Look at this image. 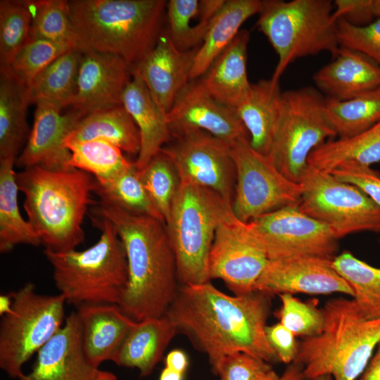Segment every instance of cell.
<instances>
[{"label": "cell", "instance_id": "ee69618b", "mask_svg": "<svg viewBox=\"0 0 380 380\" xmlns=\"http://www.w3.org/2000/svg\"><path fill=\"white\" fill-rule=\"evenodd\" d=\"M337 25L340 46L361 53L380 67V18L364 26L338 19Z\"/></svg>", "mask_w": 380, "mask_h": 380}, {"label": "cell", "instance_id": "52a82bcc", "mask_svg": "<svg viewBox=\"0 0 380 380\" xmlns=\"http://www.w3.org/2000/svg\"><path fill=\"white\" fill-rule=\"evenodd\" d=\"M331 0H264L257 25L278 56L272 79L279 81L296 59L340 49Z\"/></svg>", "mask_w": 380, "mask_h": 380}, {"label": "cell", "instance_id": "f6af8a7d", "mask_svg": "<svg viewBox=\"0 0 380 380\" xmlns=\"http://www.w3.org/2000/svg\"><path fill=\"white\" fill-rule=\"evenodd\" d=\"M272 369L271 364L257 357L237 352L226 355L214 373L220 380H256Z\"/></svg>", "mask_w": 380, "mask_h": 380}, {"label": "cell", "instance_id": "b9f144b4", "mask_svg": "<svg viewBox=\"0 0 380 380\" xmlns=\"http://www.w3.org/2000/svg\"><path fill=\"white\" fill-rule=\"evenodd\" d=\"M68 44L44 39H30L16 55L9 68L27 89L37 77L58 57L72 49Z\"/></svg>", "mask_w": 380, "mask_h": 380}, {"label": "cell", "instance_id": "ac0fdd59", "mask_svg": "<svg viewBox=\"0 0 380 380\" xmlns=\"http://www.w3.org/2000/svg\"><path fill=\"white\" fill-rule=\"evenodd\" d=\"M35 105L33 125L26 145L16 159L17 166L71 169L70 152L64 141L85 115L73 108L63 113L61 108L48 102Z\"/></svg>", "mask_w": 380, "mask_h": 380}, {"label": "cell", "instance_id": "277c9868", "mask_svg": "<svg viewBox=\"0 0 380 380\" xmlns=\"http://www.w3.org/2000/svg\"><path fill=\"white\" fill-rule=\"evenodd\" d=\"M165 0H72L70 21L82 51L120 56L134 67L156 45Z\"/></svg>", "mask_w": 380, "mask_h": 380}, {"label": "cell", "instance_id": "2e32d148", "mask_svg": "<svg viewBox=\"0 0 380 380\" xmlns=\"http://www.w3.org/2000/svg\"><path fill=\"white\" fill-rule=\"evenodd\" d=\"M332 260L311 256L269 260L254 291L271 296L339 293L352 298L350 286L334 268Z\"/></svg>", "mask_w": 380, "mask_h": 380}, {"label": "cell", "instance_id": "f35d334b", "mask_svg": "<svg viewBox=\"0 0 380 380\" xmlns=\"http://www.w3.org/2000/svg\"><path fill=\"white\" fill-rule=\"evenodd\" d=\"M32 9L30 39L63 43L82 51L70 21L69 1H32Z\"/></svg>", "mask_w": 380, "mask_h": 380}, {"label": "cell", "instance_id": "cb8c5ba5", "mask_svg": "<svg viewBox=\"0 0 380 380\" xmlns=\"http://www.w3.org/2000/svg\"><path fill=\"white\" fill-rule=\"evenodd\" d=\"M122 104L139 132L141 146L134 164L140 170L172 140V131L167 113L156 105L144 81L133 69L132 79L122 96Z\"/></svg>", "mask_w": 380, "mask_h": 380}, {"label": "cell", "instance_id": "44dd1931", "mask_svg": "<svg viewBox=\"0 0 380 380\" xmlns=\"http://www.w3.org/2000/svg\"><path fill=\"white\" fill-rule=\"evenodd\" d=\"M99 369L88 361L84 351L81 326L76 312L38 350L37 360L19 380H94Z\"/></svg>", "mask_w": 380, "mask_h": 380}, {"label": "cell", "instance_id": "4316f807", "mask_svg": "<svg viewBox=\"0 0 380 380\" xmlns=\"http://www.w3.org/2000/svg\"><path fill=\"white\" fill-rule=\"evenodd\" d=\"M282 92L272 78L252 84L249 93L234 109L249 136L251 146L268 155L279 117Z\"/></svg>", "mask_w": 380, "mask_h": 380}, {"label": "cell", "instance_id": "ffe728a7", "mask_svg": "<svg viewBox=\"0 0 380 380\" xmlns=\"http://www.w3.org/2000/svg\"><path fill=\"white\" fill-rule=\"evenodd\" d=\"M197 49L179 51L167 31L162 32L154 47L133 67L156 105L167 114L190 82Z\"/></svg>", "mask_w": 380, "mask_h": 380}, {"label": "cell", "instance_id": "f5cc1de1", "mask_svg": "<svg viewBox=\"0 0 380 380\" xmlns=\"http://www.w3.org/2000/svg\"><path fill=\"white\" fill-rule=\"evenodd\" d=\"M184 374L165 367L160 374L158 380H184Z\"/></svg>", "mask_w": 380, "mask_h": 380}, {"label": "cell", "instance_id": "836d02e7", "mask_svg": "<svg viewBox=\"0 0 380 380\" xmlns=\"http://www.w3.org/2000/svg\"><path fill=\"white\" fill-rule=\"evenodd\" d=\"M81 50L64 53L46 68L28 89L30 103L48 102L62 109L72 106L77 93Z\"/></svg>", "mask_w": 380, "mask_h": 380}, {"label": "cell", "instance_id": "6da1fadb", "mask_svg": "<svg viewBox=\"0 0 380 380\" xmlns=\"http://www.w3.org/2000/svg\"><path fill=\"white\" fill-rule=\"evenodd\" d=\"M271 297L258 291L229 296L210 281L179 285L165 315L177 334L206 354L213 372L226 355L237 352L272 365L279 360L265 333Z\"/></svg>", "mask_w": 380, "mask_h": 380}, {"label": "cell", "instance_id": "ba28073f", "mask_svg": "<svg viewBox=\"0 0 380 380\" xmlns=\"http://www.w3.org/2000/svg\"><path fill=\"white\" fill-rule=\"evenodd\" d=\"M230 210L232 205L213 190L181 181L165 224L179 285L210 282L209 255L215 232Z\"/></svg>", "mask_w": 380, "mask_h": 380}, {"label": "cell", "instance_id": "e0dca14e", "mask_svg": "<svg viewBox=\"0 0 380 380\" xmlns=\"http://www.w3.org/2000/svg\"><path fill=\"white\" fill-rule=\"evenodd\" d=\"M167 116L172 134L202 130L230 146L241 138L249 137L235 110L210 96L198 80L187 84Z\"/></svg>", "mask_w": 380, "mask_h": 380}, {"label": "cell", "instance_id": "7402d4cb", "mask_svg": "<svg viewBox=\"0 0 380 380\" xmlns=\"http://www.w3.org/2000/svg\"><path fill=\"white\" fill-rule=\"evenodd\" d=\"M76 312L86 357L99 369L112 360L136 321L114 303L84 304L77 307Z\"/></svg>", "mask_w": 380, "mask_h": 380}, {"label": "cell", "instance_id": "681fc988", "mask_svg": "<svg viewBox=\"0 0 380 380\" xmlns=\"http://www.w3.org/2000/svg\"><path fill=\"white\" fill-rule=\"evenodd\" d=\"M189 366V359L184 351L175 349L170 351L165 358V367L184 374Z\"/></svg>", "mask_w": 380, "mask_h": 380}, {"label": "cell", "instance_id": "9a60e30c", "mask_svg": "<svg viewBox=\"0 0 380 380\" xmlns=\"http://www.w3.org/2000/svg\"><path fill=\"white\" fill-rule=\"evenodd\" d=\"M269 259L249 222L230 210L220 222L209 255L210 279H219L234 295L254 291Z\"/></svg>", "mask_w": 380, "mask_h": 380}, {"label": "cell", "instance_id": "5bb4252c", "mask_svg": "<svg viewBox=\"0 0 380 380\" xmlns=\"http://www.w3.org/2000/svg\"><path fill=\"white\" fill-rule=\"evenodd\" d=\"M269 260L296 257L333 259L338 239L324 224L302 212L298 205L286 206L249 222Z\"/></svg>", "mask_w": 380, "mask_h": 380}, {"label": "cell", "instance_id": "603a6c76", "mask_svg": "<svg viewBox=\"0 0 380 380\" xmlns=\"http://www.w3.org/2000/svg\"><path fill=\"white\" fill-rule=\"evenodd\" d=\"M327 97L344 101L380 87V67L356 51L340 47L334 60L313 76Z\"/></svg>", "mask_w": 380, "mask_h": 380}, {"label": "cell", "instance_id": "74e56055", "mask_svg": "<svg viewBox=\"0 0 380 380\" xmlns=\"http://www.w3.org/2000/svg\"><path fill=\"white\" fill-rule=\"evenodd\" d=\"M70 152L69 166L94 175L96 179L111 177L132 165L122 151L101 139L84 141H65Z\"/></svg>", "mask_w": 380, "mask_h": 380}, {"label": "cell", "instance_id": "484cf974", "mask_svg": "<svg viewBox=\"0 0 380 380\" xmlns=\"http://www.w3.org/2000/svg\"><path fill=\"white\" fill-rule=\"evenodd\" d=\"M176 334L166 315L135 322L111 361L120 367L136 368L141 377H146L152 373Z\"/></svg>", "mask_w": 380, "mask_h": 380}, {"label": "cell", "instance_id": "8992f818", "mask_svg": "<svg viewBox=\"0 0 380 380\" xmlns=\"http://www.w3.org/2000/svg\"><path fill=\"white\" fill-rule=\"evenodd\" d=\"M94 223L101 234L84 251L56 253L44 250L60 294L68 304H118L128 281L125 250L113 225L99 217Z\"/></svg>", "mask_w": 380, "mask_h": 380}, {"label": "cell", "instance_id": "c3c4849f", "mask_svg": "<svg viewBox=\"0 0 380 380\" xmlns=\"http://www.w3.org/2000/svg\"><path fill=\"white\" fill-rule=\"evenodd\" d=\"M333 17L343 19L355 26H364L375 20L372 10V0H335Z\"/></svg>", "mask_w": 380, "mask_h": 380}, {"label": "cell", "instance_id": "4fadbf2b", "mask_svg": "<svg viewBox=\"0 0 380 380\" xmlns=\"http://www.w3.org/2000/svg\"><path fill=\"white\" fill-rule=\"evenodd\" d=\"M172 136L171 144L161 151L172 162L180 180L211 189L232 205L236 170L231 146L198 129Z\"/></svg>", "mask_w": 380, "mask_h": 380}, {"label": "cell", "instance_id": "816d5d0a", "mask_svg": "<svg viewBox=\"0 0 380 380\" xmlns=\"http://www.w3.org/2000/svg\"><path fill=\"white\" fill-rule=\"evenodd\" d=\"M281 380H306L303 374V366L297 362H292L287 365L282 375Z\"/></svg>", "mask_w": 380, "mask_h": 380}, {"label": "cell", "instance_id": "60d3db41", "mask_svg": "<svg viewBox=\"0 0 380 380\" xmlns=\"http://www.w3.org/2000/svg\"><path fill=\"white\" fill-rule=\"evenodd\" d=\"M139 175L148 196L166 224L181 184L175 165L160 151L139 170Z\"/></svg>", "mask_w": 380, "mask_h": 380}, {"label": "cell", "instance_id": "7bdbcfd3", "mask_svg": "<svg viewBox=\"0 0 380 380\" xmlns=\"http://www.w3.org/2000/svg\"><path fill=\"white\" fill-rule=\"evenodd\" d=\"M281 308L278 318L287 329L296 337H312L320 334L324 325V316L322 308L313 301H302L290 293L278 295Z\"/></svg>", "mask_w": 380, "mask_h": 380}, {"label": "cell", "instance_id": "1f68e13d", "mask_svg": "<svg viewBox=\"0 0 380 380\" xmlns=\"http://www.w3.org/2000/svg\"><path fill=\"white\" fill-rule=\"evenodd\" d=\"M224 1H168L167 32L175 47L182 51H189L201 45Z\"/></svg>", "mask_w": 380, "mask_h": 380}, {"label": "cell", "instance_id": "f1b7e54d", "mask_svg": "<svg viewBox=\"0 0 380 380\" xmlns=\"http://www.w3.org/2000/svg\"><path fill=\"white\" fill-rule=\"evenodd\" d=\"M30 103L28 89L8 67L0 65V160L18 157L29 135L26 112Z\"/></svg>", "mask_w": 380, "mask_h": 380}, {"label": "cell", "instance_id": "7dc6e473", "mask_svg": "<svg viewBox=\"0 0 380 380\" xmlns=\"http://www.w3.org/2000/svg\"><path fill=\"white\" fill-rule=\"evenodd\" d=\"M267 341L275 353L279 362L289 365L293 362L298 352L296 336L281 323L267 326Z\"/></svg>", "mask_w": 380, "mask_h": 380}, {"label": "cell", "instance_id": "8fae6325", "mask_svg": "<svg viewBox=\"0 0 380 380\" xmlns=\"http://www.w3.org/2000/svg\"><path fill=\"white\" fill-rule=\"evenodd\" d=\"M298 183L300 210L338 239L361 232L380 234V208L357 186L309 165Z\"/></svg>", "mask_w": 380, "mask_h": 380}, {"label": "cell", "instance_id": "9f6ffc18", "mask_svg": "<svg viewBox=\"0 0 380 380\" xmlns=\"http://www.w3.org/2000/svg\"><path fill=\"white\" fill-rule=\"evenodd\" d=\"M256 380H281V379H280V376H279L277 374V372L273 369H272L270 371L261 375Z\"/></svg>", "mask_w": 380, "mask_h": 380}, {"label": "cell", "instance_id": "83f0119b", "mask_svg": "<svg viewBox=\"0 0 380 380\" xmlns=\"http://www.w3.org/2000/svg\"><path fill=\"white\" fill-rule=\"evenodd\" d=\"M261 0H225L198 47L190 81L201 78L213 61L232 42L240 27L249 18L259 14Z\"/></svg>", "mask_w": 380, "mask_h": 380}, {"label": "cell", "instance_id": "4dcf8cb0", "mask_svg": "<svg viewBox=\"0 0 380 380\" xmlns=\"http://www.w3.org/2000/svg\"><path fill=\"white\" fill-rule=\"evenodd\" d=\"M380 162V121L348 138L327 140L309 156L308 165L331 172L346 165L365 166Z\"/></svg>", "mask_w": 380, "mask_h": 380}, {"label": "cell", "instance_id": "6f0895ef", "mask_svg": "<svg viewBox=\"0 0 380 380\" xmlns=\"http://www.w3.org/2000/svg\"><path fill=\"white\" fill-rule=\"evenodd\" d=\"M372 10L374 18H380V0H372Z\"/></svg>", "mask_w": 380, "mask_h": 380}, {"label": "cell", "instance_id": "d4e9b609", "mask_svg": "<svg viewBox=\"0 0 380 380\" xmlns=\"http://www.w3.org/2000/svg\"><path fill=\"white\" fill-rule=\"evenodd\" d=\"M249 39V32L241 30L198 80L210 96L233 109L247 96L252 84L247 74Z\"/></svg>", "mask_w": 380, "mask_h": 380}, {"label": "cell", "instance_id": "680465c9", "mask_svg": "<svg viewBox=\"0 0 380 380\" xmlns=\"http://www.w3.org/2000/svg\"><path fill=\"white\" fill-rule=\"evenodd\" d=\"M313 380H334V379L331 375L324 374V375L319 376L315 378Z\"/></svg>", "mask_w": 380, "mask_h": 380}, {"label": "cell", "instance_id": "3957f363", "mask_svg": "<svg viewBox=\"0 0 380 380\" xmlns=\"http://www.w3.org/2000/svg\"><path fill=\"white\" fill-rule=\"evenodd\" d=\"M25 196L27 220L44 250L61 253L75 250L83 242V220L92 203L94 178L80 170H51L39 166L16 173Z\"/></svg>", "mask_w": 380, "mask_h": 380}, {"label": "cell", "instance_id": "30bf717a", "mask_svg": "<svg viewBox=\"0 0 380 380\" xmlns=\"http://www.w3.org/2000/svg\"><path fill=\"white\" fill-rule=\"evenodd\" d=\"M13 303L0 322V367L19 379L22 367L63 327L65 300L42 295L27 283L11 293Z\"/></svg>", "mask_w": 380, "mask_h": 380}, {"label": "cell", "instance_id": "11a10c76", "mask_svg": "<svg viewBox=\"0 0 380 380\" xmlns=\"http://www.w3.org/2000/svg\"><path fill=\"white\" fill-rule=\"evenodd\" d=\"M94 380H117V376L110 372L100 370L99 369Z\"/></svg>", "mask_w": 380, "mask_h": 380}, {"label": "cell", "instance_id": "f907efd6", "mask_svg": "<svg viewBox=\"0 0 380 380\" xmlns=\"http://www.w3.org/2000/svg\"><path fill=\"white\" fill-rule=\"evenodd\" d=\"M357 380H380V341L376 351Z\"/></svg>", "mask_w": 380, "mask_h": 380}, {"label": "cell", "instance_id": "e575fe53", "mask_svg": "<svg viewBox=\"0 0 380 380\" xmlns=\"http://www.w3.org/2000/svg\"><path fill=\"white\" fill-rule=\"evenodd\" d=\"M324 114L338 138H348L380 121V87L339 101L325 97Z\"/></svg>", "mask_w": 380, "mask_h": 380}, {"label": "cell", "instance_id": "bcb514c9", "mask_svg": "<svg viewBox=\"0 0 380 380\" xmlns=\"http://www.w3.org/2000/svg\"><path fill=\"white\" fill-rule=\"evenodd\" d=\"M331 173L340 180L357 186L380 208V174L377 171L370 166L348 164Z\"/></svg>", "mask_w": 380, "mask_h": 380}, {"label": "cell", "instance_id": "d6986e66", "mask_svg": "<svg viewBox=\"0 0 380 380\" xmlns=\"http://www.w3.org/2000/svg\"><path fill=\"white\" fill-rule=\"evenodd\" d=\"M132 69L118 56L82 51L77 93L72 108L86 115L122 105V96L132 79Z\"/></svg>", "mask_w": 380, "mask_h": 380}, {"label": "cell", "instance_id": "d6a6232c", "mask_svg": "<svg viewBox=\"0 0 380 380\" xmlns=\"http://www.w3.org/2000/svg\"><path fill=\"white\" fill-rule=\"evenodd\" d=\"M16 160H0V252H11L19 244L42 245L41 240L28 220L22 216L18 204L19 191Z\"/></svg>", "mask_w": 380, "mask_h": 380}, {"label": "cell", "instance_id": "9c48e42d", "mask_svg": "<svg viewBox=\"0 0 380 380\" xmlns=\"http://www.w3.org/2000/svg\"><path fill=\"white\" fill-rule=\"evenodd\" d=\"M324 98L312 87L282 92L281 110L268 156L287 178L298 183L310 154L336 134L327 121Z\"/></svg>", "mask_w": 380, "mask_h": 380}, {"label": "cell", "instance_id": "f546056e", "mask_svg": "<svg viewBox=\"0 0 380 380\" xmlns=\"http://www.w3.org/2000/svg\"><path fill=\"white\" fill-rule=\"evenodd\" d=\"M93 139L107 141L131 155L138 156L140 151L138 127L122 104L86 115L64 142Z\"/></svg>", "mask_w": 380, "mask_h": 380}, {"label": "cell", "instance_id": "7c38bea8", "mask_svg": "<svg viewBox=\"0 0 380 380\" xmlns=\"http://www.w3.org/2000/svg\"><path fill=\"white\" fill-rule=\"evenodd\" d=\"M236 170L234 215L249 222L277 209L299 204L301 187L283 175L268 156L255 150L249 137L231 145Z\"/></svg>", "mask_w": 380, "mask_h": 380}, {"label": "cell", "instance_id": "5b68a950", "mask_svg": "<svg viewBox=\"0 0 380 380\" xmlns=\"http://www.w3.org/2000/svg\"><path fill=\"white\" fill-rule=\"evenodd\" d=\"M322 310V332L302 339L293 362L303 366L306 380L324 374L357 380L380 341V318L366 319L353 298L330 299Z\"/></svg>", "mask_w": 380, "mask_h": 380}, {"label": "cell", "instance_id": "db71d44e", "mask_svg": "<svg viewBox=\"0 0 380 380\" xmlns=\"http://www.w3.org/2000/svg\"><path fill=\"white\" fill-rule=\"evenodd\" d=\"M13 303L11 293L0 296V315L3 316L10 312Z\"/></svg>", "mask_w": 380, "mask_h": 380}, {"label": "cell", "instance_id": "d590c367", "mask_svg": "<svg viewBox=\"0 0 380 380\" xmlns=\"http://www.w3.org/2000/svg\"><path fill=\"white\" fill-rule=\"evenodd\" d=\"M94 192L100 202L116 205L131 213L148 215L165 224L144 188L134 162L127 170L107 179H94Z\"/></svg>", "mask_w": 380, "mask_h": 380}, {"label": "cell", "instance_id": "7a4b0ae2", "mask_svg": "<svg viewBox=\"0 0 380 380\" xmlns=\"http://www.w3.org/2000/svg\"><path fill=\"white\" fill-rule=\"evenodd\" d=\"M96 213L113 225L125 250L128 281L119 303L122 311L136 322L165 315L179 286L165 224L103 202Z\"/></svg>", "mask_w": 380, "mask_h": 380}, {"label": "cell", "instance_id": "ab89813d", "mask_svg": "<svg viewBox=\"0 0 380 380\" xmlns=\"http://www.w3.org/2000/svg\"><path fill=\"white\" fill-rule=\"evenodd\" d=\"M32 1H0V65L9 67L30 39Z\"/></svg>", "mask_w": 380, "mask_h": 380}, {"label": "cell", "instance_id": "8d00e7d4", "mask_svg": "<svg viewBox=\"0 0 380 380\" xmlns=\"http://www.w3.org/2000/svg\"><path fill=\"white\" fill-rule=\"evenodd\" d=\"M336 271L349 284L352 298L367 319L380 318V268L346 251L332 260Z\"/></svg>", "mask_w": 380, "mask_h": 380}]
</instances>
